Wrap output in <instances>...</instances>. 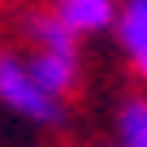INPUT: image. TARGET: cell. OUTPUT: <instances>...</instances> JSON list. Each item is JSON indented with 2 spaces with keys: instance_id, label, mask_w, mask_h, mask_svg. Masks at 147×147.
I'll return each mask as SVG.
<instances>
[{
  "instance_id": "cell-2",
  "label": "cell",
  "mask_w": 147,
  "mask_h": 147,
  "mask_svg": "<svg viewBox=\"0 0 147 147\" xmlns=\"http://www.w3.org/2000/svg\"><path fill=\"white\" fill-rule=\"evenodd\" d=\"M26 65L35 74V82L65 104V95H74L82 78V61H78V48H65V52H26Z\"/></svg>"
},
{
  "instance_id": "cell-5",
  "label": "cell",
  "mask_w": 147,
  "mask_h": 147,
  "mask_svg": "<svg viewBox=\"0 0 147 147\" xmlns=\"http://www.w3.org/2000/svg\"><path fill=\"white\" fill-rule=\"evenodd\" d=\"M22 30H26V39H30V52H65V48H78V39L61 26V18H56L52 9L26 13Z\"/></svg>"
},
{
  "instance_id": "cell-6",
  "label": "cell",
  "mask_w": 147,
  "mask_h": 147,
  "mask_svg": "<svg viewBox=\"0 0 147 147\" xmlns=\"http://www.w3.org/2000/svg\"><path fill=\"white\" fill-rule=\"evenodd\" d=\"M117 147H147V95H130L117 108Z\"/></svg>"
},
{
  "instance_id": "cell-7",
  "label": "cell",
  "mask_w": 147,
  "mask_h": 147,
  "mask_svg": "<svg viewBox=\"0 0 147 147\" xmlns=\"http://www.w3.org/2000/svg\"><path fill=\"white\" fill-rule=\"evenodd\" d=\"M143 5H147V0H143Z\"/></svg>"
},
{
  "instance_id": "cell-4",
  "label": "cell",
  "mask_w": 147,
  "mask_h": 147,
  "mask_svg": "<svg viewBox=\"0 0 147 147\" xmlns=\"http://www.w3.org/2000/svg\"><path fill=\"white\" fill-rule=\"evenodd\" d=\"M113 35H117V48H121L130 74L147 82V5L143 0H125V5L117 9Z\"/></svg>"
},
{
  "instance_id": "cell-1",
  "label": "cell",
  "mask_w": 147,
  "mask_h": 147,
  "mask_svg": "<svg viewBox=\"0 0 147 147\" xmlns=\"http://www.w3.org/2000/svg\"><path fill=\"white\" fill-rule=\"evenodd\" d=\"M0 104L26 121H35V125H56L65 117V104L52 100L35 82L26 52H18V48H0Z\"/></svg>"
},
{
  "instance_id": "cell-3",
  "label": "cell",
  "mask_w": 147,
  "mask_h": 147,
  "mask_svg": "<svg viewBox=\"0 0 147 147\" xmlns=\"http://www.w3.org/2000/svg\"><path fill=\"white\" fill-rule=\"evenodd\" d=\"M117 9H121V0H56L52 13L61 18V26L74 39H95V35L113 30Z\"/></svg>"
},
{
  "instance_id": "cell-8",
  "label": "cell",
  "mask_w": 147,
  "mask_h": 147,
  "mask_svg": "<svg viewBox=\"0 0 147 147\" xmlns=\"http://www.w3.org/2000/svg\"><path fill=\"white\" fill-rule=\"evenodd\" d=\"M113 147H117V143H113Z\"/></svg>"
}]
</instances>
